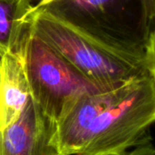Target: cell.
<instances>
[{
	"label": "cell",
	"instance_id": "1",
	"mask_svg": "<svg viewBox=\"0 0 155 155\" xmlns=\"http://www.w3.org/2000/svg\"><path fill=\"white\" fill-rule=\"evenodd\" d=\"M155 121V75L74 100L57 120L64 155H126L151 141Z\"/></svg>",
	"mask_w": 155,
	"mask_h": 155
},
{
	"label": "cell",
	"instance_id": "2",
	"mask_svg": "<svg viewBox=\"0 0 155 155\" xmlns=\"http://www.w3.org/2000/svg\"><path fill=\"white\" fill-rule=\"evenodd\" d=\"M35 35L103 90L155 75L154 33L143 39L70 18L47 6L35 12Z\"/></svg>",
	"mask_w": 155,
	"mask_h": 155
},
{
	"label": "cell",
	"instance_id": "3",
	"mask_svg": "<svg viewBox=\"0 0 155 155\" xmlns=\"http://www.w3.org/2000/svg\"><path fill=\"white\" fill-rule=\"evenodd\" d=\"M31 99L55 122L78 97L101 91L29 28L22 44Z\"/></svg>",
	"mask_w": 155,
	"mask_h": 155
},
{
	"label": "cell",
	"instance_id": "4",
	"mask_svg": "<svg viewBox=\"0 0 155 155\" xmlns=\"http://www.w3.org/2000/svg\"><path fill=\"white\" fill-rule=\"evenodd\" d=\"M0 155H64L56 122L31 97L17 121L0 131Z\"/></svg>",
	"mask_w": 155,
	"mask_h": 155
},
{
	"label": "cell",
	"instance_id": "5",
	"mask_svg": "<svg viewBox=\"0 0 155 155\" xmlns=\"http://www.w3.org/2000/svg\"><path fill=\"white\" fill-rule=\"evenodd\" d=\"M29 99L30 89L21 45L18 49L0 55V131L17 121Z\"/></svg>",
	"mask_w": 155,
	"mask_h": 155
},
{
	"label": "cell",
	"instance_id": "6",
	"mask_svg": "<svg viewBox=\"0 0 155 155\" xmlns=\"http://www.w3.org/2000/svg\"><path fill=\"white\" fill-rule=\"evenodd\" d=\"M32 0H0V55L22 45L35 15Z\"/></svg>",
	"mask_w": 155,
	"mask_h": 155
},
{
	"label": "cell",
	"instance_id": "7",
	"mask_svg": "<svg viewBox=\"0 0 155 155\" xmlns=\"http://www.w3.org/2000/svg\"><path fill=\"white\" fill-rule=\"evenodd\" d=\"M54 5L62 7H50L70 18L102 27L104 21L119 10L122 0H62Z\"/></svg>",
	"mask_w": 155,
	"mask_h": 155
},
{
	"label": "cell",
	"instance_id": "8",
	"mask_svg": "<svg viewBox=\"0 0 155 155\" xmlns=\"http://www.w3.org/2000/svg\"><path fill=\"white\" fill-rule=\"evenodd\" d=\"M136 2L141 9L142 19L145 30L150 32V25L153 23L155 15V0H136Z\"/></svg>",
	"mask_w": 155,
	"mask_h": 155
},
{
	"label": "cell",
	"instance_id": "9",
	"mask_svg": "<svg viewBox=\"0 0 155 155\" xmlns=\"http://www.w3.org/2000/svg\"><path fill=\"white\" fill-rule=\"evenodd\" d=\"M126 155H155V148L153 143L150 141L138 147H135Z\"/></svg>",
	"mask_w": 155,
	"mask_h": 155
},
{
	"label": "cell",
	"instance_id": "10",
	"mask_svg": "<svg viewBox=\"0 0 155 155\" xmlns=\"http://www.w3.org/2000/svg\"><path fill=\"white\" fill-rule=\"evenodd\" d=\"M59 1H62V0H39V2L37 4H35V11H36L40 8L50 6Z\"/></svg>",
	"mask_w": 155,
	"mask_h": 155
}]
</instances>
